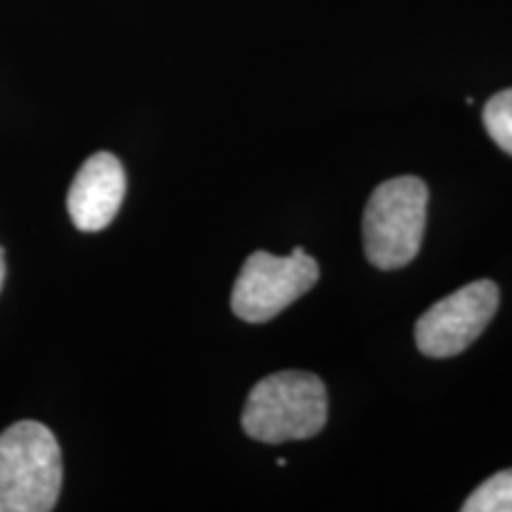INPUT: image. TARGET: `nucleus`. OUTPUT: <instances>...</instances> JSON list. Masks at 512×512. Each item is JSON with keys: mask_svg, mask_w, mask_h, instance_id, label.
<instances>
[{"mask_svg": "<svg viewBox=\"0 0 512 512\" xmlns=\"http://www.w3.org/2000/svg\"><path fill=\"white\" fill-rule=\"evenodd\" d=\"M425 181L399 176L377 185L363 211V249L380 271L408 266L422 247L427 223Z\"/></svg>", "mask_w": 512, "mask_h": 512, "instance_id": "nucleus-3", "label": "nucleus"}, {"mask_svg": "<svg viewBox=\"0 0 512 512\" xmlns=\"http://www.w3.org/2000/svg\"><path fill=\"white\" fill-rule=\"evenodd\" d=\"M463 512H512V467L479 484L463 503Z\"/></svg>", "mask_w": 512, "mask_h": 512, "instance_id": "nucleus-7", "label": "nucleus"}, {"mask_svg": "<svg viewBox=\"0 0 512 512\" xmlns=\"http://www.w3.org/2000/svg\"><path fill=\"white\" fill-rule=\"evenodd\" d=\"M62 491V451L46 425L22 420L0 434V512H48Z\"/></svg>", "mask_w": 512, "mask_h": 512, "instance_id": "nucleus-2", "label": "nucleus"}, {"mask_svg": "<svg viewBox=\"0 0 512 512\" xmlns=\"http://www.w3.org/2000/svg\"><path fill=\"white\" fill-rule=\"evenodd\" d=\"M318 264L302 247L290 256L252 252L235 280L230 309L247 323H266L318 283Z\"/></svg>", "mask_w": 512, "mask_h": 512, "instance_id": "nucleus-4", "label": "nucleus"}, {"mask_svg": "<svg viewBox=\"0 0 512 512\" xmlns=\"http://www.w3.org/2000/svg\"><path fill=\"white\" fill-rule=\"evenodd\" d=\"M501 304L494 280H477L460 287L427 309L415 325V344L425 356H458L486 330Z\"/></svg>", "mask_w": 512, "mask_h": 512, "instance_id": "nucleus-5", "label": "nucleus"}, {"mask_svg": "<svg viewBox=\"0 0 512 512\" xmlns=\"http://www.w3.org/2000/svg\"><path fill=\"white\" fill-rule=\"evenodd\" d=\"M126 195V171L110 152H98L81 166L67 195L72 223L81 233H100L119 214Z\"/></svg>", "mask_w": 512, "mask_h": 512, "instance_id": "nucleus-6", "label": "nucleus"}, {"mask_svg": "<svg viewBox=\"0 0 512 512\" xmlns=\"http://www.w3.org/2000/svg\"><path fill=\"white\" fill-rule=\"evenodd\" d=\"M3 280H5V261H3V249H0V290H3Z\"/></svg>", "mask_w": 512, "mask_h": 512, "instance_id": "nucleus-9", "label": "nucleus"}, {"mask_svg": "<svg viewBox=\"0 0 512 512\" xmlns=\"http://www.w3.org/2000/svg\"><path fill=\"white\" fill-rule=\"evenodd\" d=\"M484 126L494 143L512 155V88L494 95L484 107Z\"/></svg>", "mask_w": 512, "mask_h": 512, "instance_id": "nucleus-8", "label": "nucleus"}, {"mask_svg": "<svg viewBox=\"0 0 512 512\" xmlns=\"http://www.w3.org/2000/svg\"><path fill=\"white\" fill-rule=\"evenodd\" d=\"M328 422V389L304 370H283L254 384L242 411V430L261 444L316 437Z\"/></svg>", "mask_w": 512, "mask_h": 512, "instance_id": "nucleus-1", "label": "nucleus"}]
</instances>
